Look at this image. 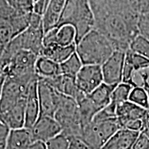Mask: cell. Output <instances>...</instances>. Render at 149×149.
<instances>
[{"instance_id": "cell-1", "label": "cell", "mask_w": 149, "mask_h": 149, "mask_svg": "<svg viewBox=\"0 0 149 149\" xmlns=\"http://www.w3.org/2000/svg\"><path fill=\"white\" fill-rule=\"evenodd\" d=\"M95 18V29L108 37L116 51L127 52L139 35L140 14L128 0H88Z\"/></svg>"}, {"instance_id": "cell-2", "label": "cell", "mask_w": 149, "mask_h": 149, "mask_svg": "<svg viewBox=\"0 0 149 149\" xmlns=\"http://www.w3.org/2000/svg\"><path fill=\"white\" fill-rule=\"evenodd\" d=\"M44 37L42 15L33 12L29 27L24 32L15 37L3 51L0 52V68L6 66L15 55L22 50L32 51L37 55L40 56L44 48Z\"/></svg>"}, {"instance_id": "cell-3", "label": "cell", "mask_w": 149, "mask_h": 149, "mask_svg": "<svg viewBox=\"0 0 149 149\" xmlns=\"http://www.w3.org/2000/svg\"><path fill=\"white\" fill-rule=\"evenodd\" d=\"M115 51L111 41L95 29L76 44V53L84 65L102 66Z\"/></svg>"}, {"instance_id": "cell-4", "label": "cell", "mask_w": 149, "mask_h": 149, "mask_svg": "<svg viewBox=\"0 0 149 149\" xmlns=\"http://www.w3.org/2000/svg\"><path fill=\"white\" fill-rule=\"evenodd\" d=\"M63 25L74 28L76 44L94 29L95 18L88 0H67L57 27Z\"/></svg>"}, {"instance_id": "cell-5", "label": "cell", "mask_w": 149, "mask_h": 149, "mask_svg": "<svg viewBox=\"0 0 149 149\" xmlns=\"http://www.w3.org/2000/svg\"><path fill=\"white\" fill-rule=\"evenodd\" d=\"M54 117L62 128L61 133L68 138H80L83 128L80 122L78 104L75 100L60 93L59 106Z\"/></svg>"}, {"instance_id": "cell-6", "label": "cell", "mask_w": 149, "mask_h": 149, "mask_svg": "<svg viewBox=\"0 0 149 149\" xmlns=\"http://www.w3.org/2000/svg\"><path fill=\"white\" fill-rule=\"evenodd\" d=\"M121 128L117 117L101 121L93 120L83 128L79 139L89 149H102L108 140Z\"/></svg>"}, {"instance_id": "cell-7", "label": "cell", "mask_w": 149, "mask_h": 149, "mask_svg": "<svg viewBox=\"0 0 149 149\" xmlns=\"http://www.w3.org/2000/svg\"><path fill=\"white\" fill-rule=\"evenodd\" d=\"M37 74L27 77H8L1 81V111L3 113L27 97L29 85Z\"/></svg>"}, {"instance_id": "cell-8", "label": "cell", "mask_w": 149, "mask_h": 149, "mask_svg": "<svg viewBox=\"0 0 149 149\" xmlns=\"http://www.w3.org/2000/svg\"><path fill=\"white\" fill-rule=\"evenodd\" d=\"M39 56L32 51L22 50L15 54L9 64L0 69V80L8 77H27L36 74L35 64Z\"/></svg>"}, {"instance_id": "cell-9", "label": "cell", "mask_w": 149, "mask_h": 149, "mask_svg": "<svg viewBox=\"0 0 149 149\" xmlns=\"http://www.w3.org/2000/svg\"><path fill=\"white\" fill-rule=\"evenodd\" d=\"M32 13L16 10L6 0H0V19L4 20L10 26L15 37L29 27Z\"/></svg>"}, {"instance_id": "cell-10", "label": "cell", "mask_w": 149, "mask_h": 149, "mask_svg": "<svg viewBox=\"0 0 149 149\" xmlns=\"http://www.w3.org/2000/svg\"><path fill=\"white\" fill-rule=\"evenodd\" d=\"M37 91L40 106V115L54 117L59 106L60 93L57 92L46 79L40 77Z\"/></svg>"}, {"instance_id": "cell-11", "label": "cell", "mask_w": 149, "mask_h": 149, "mask_svg": "<svg viewBox=\"0 0 149 149\" xmlns=\"http://www.w3.org/2000/svg\"><path fill=\"white\" fill-rule=\"evenodd\" d=\"M75 81L78 88L85 95H89L104 83L102 66L84 65Z\"/></svg>"}, {"instance_id": "cell-12", "label": "cell", "mask_w": 149, "mask_h": 149, "mask_svg": "<svg viewBox=\"0 0 149 149\" xmlns=\"http://www.w3.org/2000/svg\"><path fill=\"white\" fill-rule=\"evenodd\" d=\"M126 52L115 51L102 66L104 83L117 86L122 82Z\"/></svg>"}, {"instance_id": "cell-13", "label": "cell", "mask_w": 149, "mask_h": 149, "mask_svg": "<svg viewBox=\"0 0 149 149\" xmlns=\"http://www.w3.org/2000/svg\"><path fill=\"white\" fill-rule=\"evenodd\" d=\"M34 141L46 143L62 133V128L55 117L40 115L31 128Z\"/></svg>"}, {"instance_id": "cell-14", "label": "cell", "mask_w": 149, "mask_h": 149, "mask_svg": "<svg viewBox=\"0 0 149 149\" xmlns=\"http://www.w3.org/2000/svg\"><path fill=\"white\" fill-rule=\"evenodd\" d=\"M46 79L57 92L73 98L77 102L87 95L78 88L75 77L61 74L51 79Z\"/></svg>"}, {"instance_id": "cell-15", "label": "cell", "mask_w": 149, "mask_h": 149, "mask_svg": "<svg viewBox=\"0 0 149 149\" xmlns=\"http://www.w3.org/2000/svg\"><path fill=\"white\" fill-rule=\"evenodd\" d=\"M38 80L37 77L31 81L26 102L25 127L31 129L40 116V106L38 98Z\"/></svg>"}, {"instance_id": "cell-16", "label": "cell", "mask_w": 149, "mask_h": 149, "mask_svg": "<svg viewBox=\"0 0 149 149\" xmlns=\"http://www.w3.org/2000/svg\"><path fill=\"white\" fill-rule=\"evenodd\" d=\"M44 45L57 44L61 46H68L76 44V31L72 26L63 25L55 28L45 33Z\"/></svg>"}, {"instance_id": "cell-17", "label": "cell", "mask_w": 149, "mask_h": 149, "mask_svg": "<svg viewBox=\"0 0 149 149\" xmlns=\"http://www.w3.org/2000/svg\"><path fill=\"white\" fill-rule=\"evenodd\" d=\"M26 102V97L22 99L7 111L0 113V121L10 129L25 127Z\"/></svg>"}, {"instance_id": "cell-18", "label": "cell", "mask_w": 149, "mask_h": 149, "mask_svg": "<svg viewBox=\"0 0 149 149\" xmlns=\"http://www.w3.org/2000/svg\"><path fill=\"white\" fill-rule=\"evenodd\" d=\"M147 112V109L137 106L133 102L127 101L117 106L116 116L121 128H124L129 122L144 120Z\"/></svg>"}, {"instance_id": "cell-19", "label": "cell", "mask_w": 149, "mask_h": 149, "mask_svg": "<svg viewBox=\"0 0 149 149\" xmlns=\"http://www.w3.org/2000/svg\"><path fill=\"white\" fill-rule=\"evenodd\" d=\"M140 133L121 128L108 140L102 149H132Z\"/></svg>"}, {"instance_id": "cell-20", "label": "cell", "mask_w": 149, "mask_h": 149, "mask_svg": "<svg viewBox=\"0 0 149 149\" xmlns=\"http://www.w3.org/2000/svg\"><path fill=\"white\" fill-rule=\"evenodd\" d=\"M67 0H50L42 15L44 35L58 25Z\"/></svg>"}, {"instance_id": "cell-21", "label": "cell", "mask_w": 149, "mask_h": 149, "mask_svg": "<svg viewBox=\"0 0 149 149\" xmlns=\"http://www.w3.org/2000/svg\"><path fill=\"white\" fill-rule=\"evenodd\" d=\"M33 141L29 128L24 127L11 129L6 149H29Z\"/></svg>"}, {"instance_id": "cell-22", "label": "cell", "mask_w": 149, "mask_h": 149, "mask_svg": "<svg viewBox=\"0 0 149 149\" xmlns=\"http://www.w3.org/2000/svg\"><path fill=\"white\" fill-rule=\"evenodd\" d=\"M76 53V44L68 46H61L57 44L44 46L42 55L58 64H61Z\"/></svg>"}, {"instance_id": "cell-23", "label": "cell", "mask_w": 149, "mask_h": 149, "mask_svg": "<svg viewBox=\"0 0 149 149\" xmlns=\"http://www.w3.org/2000/svg\"><path fill=\"white\" fill-rule=\"evenodd\" d=\"M35 73L40 78L51 79L61 74L60 65L44 56L40 55L35 64Z\"/></svg>"}, {"instance_id": "cell-24", "label": "cell", "mask_w": 149, "mask_h": 149, "mask_svg": "<svg viewBox=\"0 0 149 149\" xmlns=\"http://www.w3.org/2000/svg\"><path fill=\"white\" fill-rule=\"evenodd\" d=\"M116 86L103 83L87 95L100 111L111 104L112 93Z\"/></svg>"}, {"instance_id": "cell-25", "label": "cell", "mask_w": 149, "mask_h": 149, "mask_svg": "<svg viewBox=\"0 0 149 149\" xmlns=\"http://www.w3.org/2000/svg\"><path fill=\"white\" fill-rule=\"evenodd\" d=\"M79 108L80 122L84 128L92 122L95 115L100 112L96 106L93 103L88 95L77 102Z\"/></svg>"}, {"instance_id": "cell-26", "label": "cell", "mask_w": 149, "mask_h": 149, "mask_svg": "<svg viewBox=\"0 0 149 149\" xmlns=\"http://www.w3.org/2000/svg\"><path fill=\"white\" fill-rule=\"evenodd\" d=\"M59 65L61 74L73 77H76L78 72L84 66L81 59L76 53Z\"/></svg>"}, {"instance_id": "cell-27", "label": "cell", "mask_w": 149, "mask_h": 149, "mask_svg": "<svg viewBox=\"0 0 149 149\" xmlns=\"http://www.w3.org/2000/svg\"><path fill=\"white\" fill-rule=\"evenodd\" d=\"M133 87L128 84L122 82L115 87L112 93L111 103L117 106L124 102L129 101V97Z\"/></svg>"}, {"instance_id": "cell-28", "label": "cell", "mask_w": 149, "mask_h": 149, "mask_svg": "<svg viewBox=\"0 0 149 149\" xmlns=\"http://www.w3.org/2000/svg\"><path fill=\"white\" fill-rule=\"evenodd\" d=\"M129 101L145 109H149L148 94L144 88L139 87L133 88L130 93Z\"/></svg>"}, {"instance_id": "cell-29", "label": "cell", "mask_w": 149, "mask_h": 149, "mask_svg": "<svg viewBox=\"0 0 149 149\" xmlns=\"http://www.w3.org/2000/svg\"><path fill=\"white\" fill-rule=\"evenodd\" d=\"M130 49L134 53L139 54L149 59V41L141 35H138L131 42Z\"/></svg>"}, {"instance_id": "cell-30", "label": "cell", "mask_w": 149, "mask_h": 149, "mask_svg": "<svg viewBox=\"0 0 149 149\" xmlns=\"http://www.w3.org/2000/svg\"><path fill=\"white\" fill-rule=\"evenodd\" d=\"M46 144L47 149H68L70 139L67 136L61 133Z\"/></svg>"}, {"instance_id": "cell-31", "label": "cell", "mask_w": 149, "mask_h": 149, "mask_svg": "<svg viewBox=\"0 0 149 149\" xmlns=\"http://www.w3.org/2000/svg\"><path fill=\"white\" fill-rule=\"evenodd\" d=\"M11 7L17 10L26 13L34 12L33 0H6Z\"/></svg>"}, {"instance_id": "cell-32", "label": "cell", "mask_w": 149, "mask_h": 149, "mask_svg": "<svg viewBox=\"0 0 149 149\" xmlns=\"http://www.w3.org/2000/svg\"><path fill=\"white\" fill-rule=\"evenodd\" d=\"M137 28L139 35L149 41V15L140 14L139 17Z\"/></svg>"}, {"instance_id": "cell-33", "label": "cell", "mask_w": 149, "mask_h": 149, "mask_svg": "<svg viewBox=\"0 0 149 149\" xmlns=\"http://www.w3.org/2000/svg\"><path fill=\"white\" fill-rule=\"evenodd\" d=\"M10 128L3 122H0V149H6Z\"/></svg>"}, {"instance_id": "cell-34", "label": "cell", "mask_w": 149, "mask_h": 149, "mask_svg": "<svg viewBox=\"0 0 149 149\" xmlns=\"http://www.w3.org/2000/svg\"><path fill=\"white\" fill-rule=\"evenodd\" d=\"M149 144V138L143 132H141L132 149H145Z\"/></svg>"}, {"instance_id": "cell-35", "label": "cell", "mask_w": 149, "mask_h": 149, "mask_svg": "<svg viewBox=\"0 0 149 149\" xmlns=\"http://www.w3.org/2000/svg\"><path fill=\"white\" fill-rule=\"evenodd\" d=\"M143 128H144L143 121L139 120L129 122L124 128H127V129L133 130V131L141 132L143 130Z\"/></svg>"}, {"instance_id": "cell-36", "label": "cell", "mask_w": 149, "mask_h": 149, "mask_svg": "<svg viewBox=\"0 0 149 149\" xmlns=\"http://www.w3.org/2000/svg\"><path fill=\"white\" fill-rule=\"evenodd\" d=\"M34 1V12L43 15L46 7V0H33Z\"/></svg>"}, {"instance_id": "cell-37", "label": "cell", "mask_w": 149, "mask_h": 149, "mask_svg": "<svg viewBox=\"0 0 149 149\" xmlns=\"http://www.w3.org/2000/svg\"><path fill=\"white\" fill-rule=\"evenodd\" d=\"M139 14L149 15V0H141L138 8Z\"/></svg>"}, {"instance_id": "cell-38", "label": "cell", "mask_w": 149, "mask_h": 149, "mask_svg": "<svg viewBox=\"0 0 149 149\" xmlns=\"http://www.w3.org/2000/svg\"><path fill=\"white\" fill-rule=\"evenodd\" d=\"M29 149H47L46 144L42 141H33L32 144L30 146Z\"/></svg>"}, {"instance_id": "cell-39", "label": "cell", "mask_w": 149, "mask_h": 149, "mask_svg": "<svg viewBox=\"0 0 149 149\" xmlns=\"http://www.w3.org/2000/svg\"><path fill=\"white\" fill-rule=\"evenodd\" d=\"M142 121H143V124H144V128H143L142 131H144V130H148L149 131V109L148 110L146 115L145 116L144 120Z\"/></svg>"}, {"instance_id": "cell-40", "label": "cell", "mask_w": 149, "mask_h": 149, "mask_svg": "<svg viewBox=\"0 0 149 149\" xmlns=\"http://www.w3.org/2000/svg\"><path fill=\"white\" fill-rule=\"evenodd\" d=\"M140 1L141 0H129V2L130 3V5H131V6L133 7L134 10L137 13H138V8H139V3H140Z\"/></svg>"}, {"instance_id": "cell-41", "label": "cell", "mask_w": 149, "mask_h": 149, "mask_svg": "<svg viewBox=\"0 0 149 149\" xmlns=\"http://www.w3.org/2000/svg\"><path fill=\"white\" fill-rule=\"evenodd\" d=\"M142 132H143V133H144L146 134L147 137H148V138H149V131H148V130H144V131H142Z\"/></svg>"}, {"instance_id": "cell-42", "label": "cell", "mask_w": 149, "mask_h": 149, "mask_svg": "<svg viewBox=\"0 0 149 149\" xmlns=\"http://www.w3.org/2000/svg\"><path fill=\"white\" fill-rule=\"evenodd\" d=\"M145 149H149V144L148 145V146H147V147H146V148H145Z\"/></svg>"}, {"instance_id": "cell-43", "label": "cell", "mask_w": 149, "mask_h": 149, "mask_svg": "<svg viewBox=\"0 0 149 149\" xmlns=\"http://www.w3.org/2000/svg\"><path fill=\"white\" fill-rule=\"evenodd\" d=\"M147 93H148V97H149V90H148V91H147Z\"/></svg>"}]
</instances>
